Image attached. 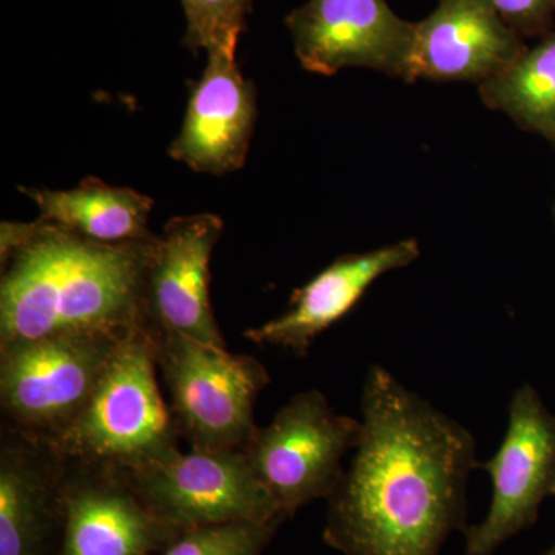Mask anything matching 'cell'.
<instances>
[{"label": "cell", "mask_w": 555, "mask_h": 555, "mask_svg": "<svg viewBox=\"0 0 555 555\" xmlns=\"http://www.w3.org/2000/svg\"><path fill=\"white\" fill-rule=\"evenodd\" d=\"M554 495H555V489H554ZM542 555H555V545L551 546L550 550H547L546 553H543Z\"/></svg>", "instance_id": "44dd1931"}, {"label": "cell", "mask_w": 555, "mask_h": 555, "mask_svg": "<svg viewBox=\"0 0 555 555\" xmlns=\"http://www.w3.org/2000/svg\"><path fill=\"white\" fill-rule=\"evenodd\" d=\"M257 116V91L241 73L236 54L211 51L203 76L190 87L188 112L171 142L170 158L217 177L243 169Z\"/></svg>", "instance_id": "4fadbf2b"}, {"label": "cell", "mask_w": 555, "mask_h": 555, "mask_svg": "<svg viewBox=\"0 0 555 555\" xmlns=\"http://www.w3.org/2000/svg\"><path fill=\"white\" fill-rule=\"evenodd\" d=\"M155 241L98 243L39 218L3 221L0 347L147 328L144 287Z\"/></svg>", "instance_id": "7a4b0ae2"}, {"label": "cell", "mask_w": 555, "mask_h": 555, "mask_svg": "<svg viewBox=\"0 0 555 555\" xmlns=\"http://www.w3.org/2000/svg\"><path fill=\"white\" fill-rule=\"evenodd\" d=\"M473 434L385 367L367 371L361 437L328 496L324 543L343 555H438L465 532Z\"/></svg>", "instance_id": "6da1fadb"}, {"label": "cell", "mask_w": 555, "mask_h": 555, "mask_svg": "<svg viewBox=\"0 0 555 555\" xmlns=\"http://www.w3.org/2000/svg\"><path fill=\"white\" fill-rule=\"evenodd\" d=\"M281 524H229L184 532L153 555H262Z\"/></svg>", "instance_id": "d6986e66"}, {"label": "cell", "mask_w": 555, "mask_h": 555, "mask_svg": "<svg viewBox=\"0 0 555 555\" xmlns=\"http://www.w3.org/2000/svg\"><path fill=\"white\" fill-rule=\"evenodd\" d=\"M145 506L181 532L229 524L287 521L255 476L246 452L192 449L129 473Z\"/></svg>", "instance_id": "52a82bcc"}, {"label": "cell", "mask_w": 555, "mask_h": 555, "mask_svg": "<svg viewBox=\"0 0 555 555\" xmlns=\"http://www.w3.org/2000/svg\"><path fill=\"white\" fill-rule=\"evenodd\" d=\"M60 555H153L184 532L139 499L127 470L67 460Z\"/></svg>", "instance_id": "8fae6325"}, {"label": "cell", "mask_w": 555, "mask_h": 555, "mask_svg": "<svg viewBox=\"0 0 555 555\" xmlns=\"http://www.w3.org/2000/svg\"><path fill=\"white\" fill-rule=\"evenodd\" d=\"M295 54L310 73L369 68L406 79L415 24L386 0H309L286 17Z\"/></svg>", "instance_id": "9c48e42d"}, {"label": "cell", "mask_w": 555, "mask_h": 555, "mask_svg": "<svg viewBox=\"0 0 555 555\" xmlns=\"http://www.w3.org/2000/svg\"><path fill=\"white\" fill-rule=\"evenodd\" d=\"M130 332L61 335L0 347L2 422L49 440L56 437L87 406Z\"/></svg>", "instance_id": "8992f818"}, {"label": "cell", "mask_w": 555, "mask_h": 555, "mask_svg": "<svg viewBox=\"0 0 555 555\" xmlns=\"http://www.w3.org/2000/svg\"><path fill=\"white\" fill-rule=\"evenodd\" d=\"M492 3L516 33L539 27L555 9V0H492Z\"/></svg>", "instance_id": "ffe728a7"}, {"label": "cell", "mask_w": 555, "mask_h": 555, "mask_svg": "<svg viewBox=\"0 0 555 555\" xmlns=\"http://www.w3.org/2000/svg\"><path fill=\"white\" fill-rule=\"evenodd\" d=\"M480 467L491 477V505L480 524L463 532L462 555H494L534 525L543 500L554 495L555 416L531 385L514 393L505 438Z\"/></svg>", "instance_id": "ba28073f"}, {"label": "cell", "mask_w": 555, "mask_h": 555, "mask_svg": "<svg viewBox=\"0 0 555 555\" xmlns=\"http://www.w3.org/2000/svg\"><path fill=\"white\" fill-rule=\"evenodd\" d=\"M418 257L420 244L414 238L366 254L339 257L292 294L283 315L247 328L244 338L255 345L280 347L299 358L306 357L313 341L356 308L378 278L408 268Z\"/></svg>", "instance_id": "9a60e30c"}, {"label": "cell", "mask_w": 555, "mask_h": 555, "mask_svg": "<svg viewBox=\"0 0 555 555\" xmlns=\"http://www.w3.org/2000/svg\"><path fill=\"white\" fill-rule=\"evenodd\" d=\"M156 338L137 328L120 341L89 403L56 437L73 462L144 469L179 451L178 427L160 393Z\"/></svg>", "instance_id": "3957f363"}, {"label": "cell", "mask_w": 555, "mask_h": 555, "mask_svg": "<svg viewBox=\"0 0 555 555\" xmlns=\"http://www.w3.org/2000/svg\"><path fill=\"white\" fill-rule=\"evenodd\" d=\"M156 360L179 436L192 449L246 451L259 429L255 404L270 383L264 364L182 335L156 338Z\"/></svg>", "instance_id": "277c9868"}, {"label": "cell", "mask_w": 555, "mask_h": 555, "mask_svg": "<svg viewBox=\"0 0 555 555\" xmlns=\"http://www.w3.org/2000/svg\"><path fill=\"white\" fill-rule=\"evenodd\" d=\"M525 53L517 33L492 0H440L415 24L406 82L485 80L509 68Z\"/></svg>", "instance_id": "5bb4252c"}, {"label": "cell", "mask_w": 555, "mask_h": 555, "mask_svg": "<svg viewBox=\"0 0 555 555\" xmlns=\"http://www.w3.org/2000/svg\"><path fill=\"white\" fill-rule=\"evenodd\" d=\"M39 208V219L72 230L98 243L152 240L149 218L153 199L129 188H113L101 179H82L75 189L21 188Z\"/></svg>", "instance_id": "2e32d148"}, {"label": "cell", "mask_w": 555, "mask_h": 555, "mask_svg": "<svg viewBox=\"0 0 555 555\" xmlns=\"http://www.w3.org/2000/svg\"><path fill=\"white\" fill-rule=\"evenodd\" d=\"M224 222L214 214L171 218L156 235L144 287L153 337L182 335L225 347L210 301V259Z\"/></svg>", "instance_id": "30bf717a"}, {"label": "cell", "mask_w": 555, "mask_h": 555, "mask_svg": "<svg viewBox=\"0 0 555 555\" xmlns=\"http://www.w3.org/2000/svg\"><path fill=\"white\" fill-rule=\"evenodd\" d=\"M361 420L339 415L318 389L292 397L272 423L259 427L246 451L255 476L286 520L301 507L334 494L357 448Z\"/></svg>", "instance_id": "5b68a950"}, {"label": "cell", "mask_w": 555, "mask_h": 555, "mask_svg": "<svg viewBox=\"0 0 555 555\" xmlns=\"http://www.w3.org/2000/svg\"><path fill=\"white\" fill-rule=\"evenodd\" d=\"M480 96L489 108L555 141V36L481 82Z\"/></svg>", "instance_id": "e0dca14e"}, {"label": "cell", "mask_w": 555, "mask_h": 555, "mask_svg": "<svg viewBox=\"0 0 555 555\" xmlns=\"http://www.w3.org/2000/svg\"><path fill=\"white\" fill-rule=\"evenodd\" d=\"M181 3L188 21L184 46L190 51L236 54L251 13V0H181Z\"/></svg>", "instance_id": "ac0fdd59"}, {"label": "cell", "mask_w": 555, "mask_h": 555, "mask_svg": "<svg viewBox=\"0 0 555 555\" xmlns=\"http://www.w3.org/2000/svg\"><path fill=\"white\" fill-rule=\"evenodd\" d=\"M67 459L47 438L2 422L0 555H60Z\"/></svg>", "instance_id": "7c38bea8"}]
</instances>
